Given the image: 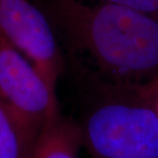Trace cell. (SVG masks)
<instances>
[{
  "label": "cell",
  "mask_w": 158,
  "mask_h": 158,
  "mask_svg": "<svg viewBox=\"0 0 158 158\" xmlns=\"http://www.w3.org/2000/svg\"><path fill=\"white\" fill-rule=\"evenodd\" d=\"M53 29L91 93L158 78V20L101 0H49Z\"/></svg>",
  "instance_id": "6da1fadb"
},
{
  "label": "cell",
  "mask_w": 158,
  "mask_h": 158,
  "mask_svg": "<svg viewBox=\"0 0 158 158\" xmlns=\"http://www.w3.org/2000/svg\"><path fill=\"white\" fill-rule=\"evenodd\" d=\"M78 125L90 158H158V115L137 89L93 93Z\"/></svg>",
  "instance_id": "7a4b0ae2"
},
{
  "label": "cell",
  "mask_w": 158,
  "mask_h": 158,
  "mask_svg": "<svg viewBox=\"0 0 158 158\" xmlns=\"http://www.w3.org/2000/svg\"><path fill=\"white\" fill-rule=\"evenodd\" d=\"M0 99L18 127L22 158H30L40 134L61 114L59 101L38 70L1 33Z\"/></svg>",
  "instance_id": "3957f363"
},
{
  "label": "cell",
  "mask_w": 158,
  "mask_h": 158,
  "mask_svg": "<svg viewBox=\"0 0 158 158\" xmlns=\"http://www.w3.org/2000/svg\"><path fill=\"white\" fill-rule=\"evenodd\" d=\"M0 33L56 93L65 62L56 31L45 15L28 0H0Z\"/></svg>",
  "instance_id": "277c9868"
},
{
  "label": "cell",
  "mask_w": 158,
  "mask_h": 158,
  "mask_svg": "<svg viewBox=\"0 0 158 158\" xmlns=\"http://www.w3.org/2000/svg\"><path fill=\"white\" fill-rule=\"evenodd\" d=\"M81 148L78 123L60 114L40 134L30 158H79Z\"/></svg>",
  "instance_id": "5b68a950"
},
{
  "label": "cell",
  "mask_w": 158,
  "mask_h": 158,
  "mask_svg": "<svg viewBox=\"0 0 158 158\" xmlns=\"http://www.w3.org/2000/svg\"><path fill=\"white\" fill-rule=\"evenodd\" d=\"M21 137L14 119L0 99V158H22Z\"/></svg>",
  "instance_id": "8992f818"
},
{
  "label": "cell",
  "mask_w": 158,
  "mask_h": 158,
  "mask_svg": "<svg viewBox=\"0 0 158 158\" xmlns=\"http://www.w3.org/2000/svg\"><path fill=\"white\" fill-rule=\"evenodd\" d=\"M131 10L145 14L158 20V0H101Z\"/></svg>",
  "instance_id": "52a82bcc"
},
{
  "label": "cell",
  "mask_w": 158,
  "mask_h": 158,
  "mask_svg": "<svg viewBox=\"0 0 158 158\" xmlns=\"http://www.w3.org/2000/svg\"><path fill=\"white\" fill-rule=\"evenodd\" d=\"M137 91L150 104L158 115V78L139 87Z\"/></svg>",
  "instance_id": "ba28073f"
}]
</instances>
